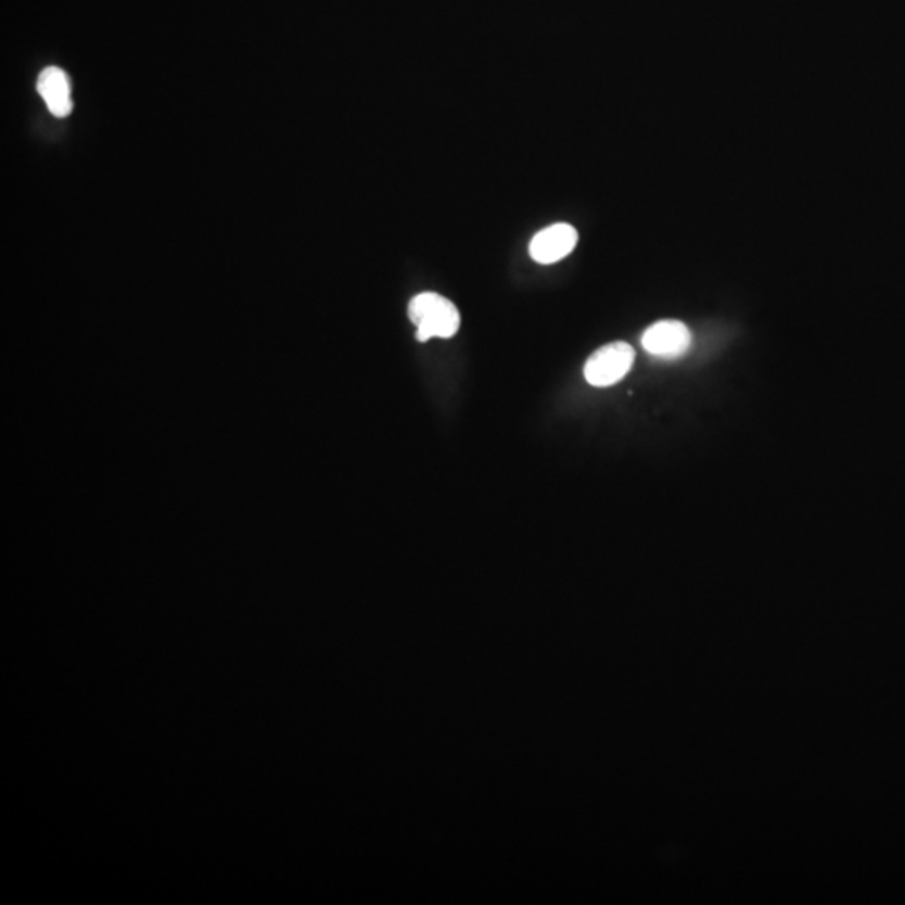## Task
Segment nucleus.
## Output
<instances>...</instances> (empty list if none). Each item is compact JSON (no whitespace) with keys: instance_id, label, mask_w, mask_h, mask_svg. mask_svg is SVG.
<instances>
[{"instance_id":"nucleus-3","label":"nucleus","mask_w":905,"mask_h":905,"mask_svg":"<svg viewBox=\"0 0 905 905\" xmlns=\"http://www.w3.org/2000/svg\"><path fill=\"white\" fill-rule=\"evenodd\" d=\"M646 353L664 359L683 356L691 346V332L679 320H659L640 339Z\"/></svg>"},{"instance_id":"nucleus-2","label":"nucleus","mask_w":905,"mask_h":905,"mask_svg":"<svg viewBox=\"0 0 905 905\" xmlns=\"http://www.w3.org/2000/svg\"><path fill=\"white\" fill-rule=\"evenodd\" d=\"M636 353L627 343H611L597 349L584 366L587 383L594 387H609L626 378L633 368Z\"/></svg>"},{"instance_id":"nucleus-1","label":"nucleus","mask_w":905,"mask_h":905,"mask_svg":"<svg viewBox=\"0 0 905 905\" xmlns=\"http://www.w3.org/2000/svg\"><path fill=\"white\" fill-rule=\"evenodd\" d=\"M409 319L417 326L420 343L430 339H449L460 329L461 317L457 306L435 292H423L412 297L408 307Z\"/></svg>"},{"instance_id":"nucleus-5","label":"nucleus","mask_w":905,"mask_h":905,"mask_svg":"<svg viewBox=\"0 0 905 905\" xmlns=\"http://www.w3.org/2000/svg\"><path fill=\"white\" fill-rule=\"evenodd\" d=\"M37 91L48 104L49 111L58 118H66L73 111L71 85L66 73L60 67H48L37 79Z\"/></svg>"},{"instance_id":"nucleus-4","label":"nucleus","mask_w":905,"mask_h":905,"mask_svg":"<svg viewBox=\"0 0 905 905\" xmlns=\"http://www.w3.org/2000/svg\"><path fill=\"white\" fill-rule=\"evenodd\" d=\"M577 230L569 224L550 225L540 230L531 242V257L541 266H550L574 252L577 245Z\"/></svg>"}]
</instances>
